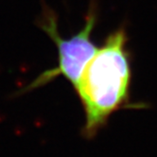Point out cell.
Returning <instances> with one entry per match:
<instances>
[{"mask_svg": "<svg viewBox=\"0 0 157 157\" xmlns=\"http://www.w3.org/2000/svg\"><path fill=\"white\" fill-rule=\"evenodd\" d=\"M97 21V6L92 2L89 7L82 29L73 36L64 39L60 35L57 14L48 7L44 6V10L37 24L52 39L57 47L58 66L40 74L34 81L24 87L23 90L19 91L18 94H24L42 87L60 76L64 77L74 87L80 80L87 63L98 49L91 39Z\"/></svg>", "mask_w": 157, "mask_h": 157, "instance_id": "2", "label": "cell"}, {"mask_svg": "<svg viewBox=\"0 0 157 157\" xmlns=\"http://www.w3.org/2000/svg\"><path fill=\"white\" fill-rule=\"evenodd\" d=\"M127 44L124 27L110 33L74 86L84 112L82 133L86 139L94 138L117 111L142 107L131 102L132 72Z\"/></svg>", "mask_w": 157, "mask_h": 157, "instance_id": "1", "label": "cell"}]
</instances>
